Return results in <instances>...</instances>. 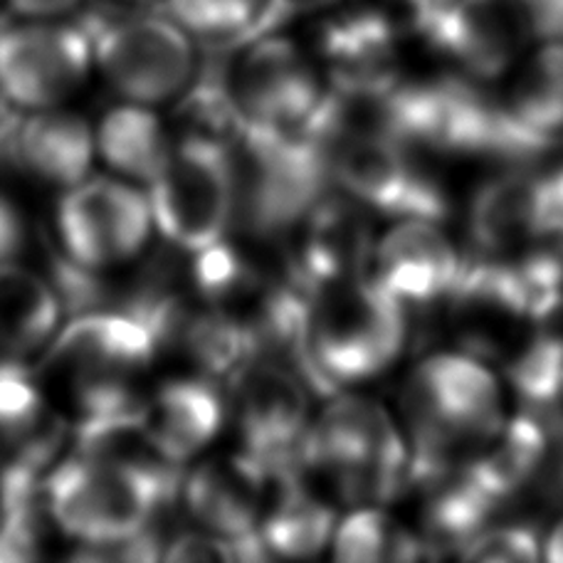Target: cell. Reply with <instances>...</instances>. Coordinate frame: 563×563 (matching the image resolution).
<instances>
[{"instance_id": "21", "label": "cell", "mask_w": 563, "mask_h": 563, "mask_svg": "<svg viewBox=\"0 0 563 563\" xmlns=\"http://www.w3.org/2000/svg\"><path fill=\"white\" fill-rule=\"evenodd\" d=\"M95 156V136L87 122L73 114H40L23 124L18 141V166L73 188L82 184Z\"/></svg>"}, {"instance_id": "14", "label": "cell", "mask_w": 563, "mask_h": 563, "mask_svg": "<svg viewBox=\"0 0 563 563\" xmlns=\"http://www.w3.org/2000/svg\"><path fill=\"white\" fill-rule=\"evenodd\" d=\"M371 210L356 198L324 194L305 218V240L291 257V269L309 289L368 275L374 260Z\"/></svg>"}, {"instance_id": "34", "label": "cell", "mask_w": 563, "mask_h": 563, "mask_svg": "<svg viewBox=\"0 0 563 563\" xmlns=\"http://www.w3.org/2000/svg\"><path fill=\"white\" fill-rule=\"evenodd\" d=\"M25 247V225L18 208L0 196V265L13 263Z\"/></svg>"}, {"instance_id": "35", "label": "cell", "mask_w": 563, "mask_h": 563, "mask_svg": "<svg viewBox=\"0 0 563 563\" xmlns=\"http://www.w3.org/2000/svg\"><path fill=\"white\" fill-rule=\"evenodd\" d=\"M25 119L20 117L18 104L0 92V164H18V141Z\"/></svg>"}, {"instance_id": "26", "label": "cell", "mask_w": 563, "mask_h": 563, "mask_svg": "<svg viewBox=\"0 0 563 563\" xmlns=\"http://www.w3.org/2000/svg\"><path fill=\"white\" fill-rule=\"evenodd\" d=\"M67 426L45 408L33 368L0 356V440L8 450L40 440L65 438Z\"/></svg>"}, {"instance_id": "16", "label": "cell", "mask_w": 563, "mask_h": 563, "mask_svg": "<svg viewBox=\"0 0 563 563\" xmlns=\"http://www.w3.org/2000/svg\"><path fill=\"white\" fill-rule=\"evenodd\" d=\"M547 223L544 174L517 168L487 180L470 203V243L479 255L505 257Z\"/></svg>"}, {"instance_id": "10", "label": "cell", "mask_w": 563, "mask_h": 563, "mask_svg": "<svg viewBox=\"0 0 563 563\" xmlns=\"http://www.w3.org/2000/svg\"><path fill=\"white\" fill-rule=\"evenodd\" d=\"M151 228L148 196L109 178H85L67 188L57 208L63 253L97 273L132 260Z\"/></svg>"}, {"instance_id": "30", "label": "cell", "mask_w": 563, "mask_h": 563, "mask_svg": "<svg viewBox=\"0 0 563 563\" xmlns=\"http://www.w3.org/2000/svg\"><path fill=\"white\" fill-rule=\"evenodd\" d=\"M334 556L349 563L416 561L428 554L422 539L390 519L386 511L361 507L334 529Z\"/></svg>"}, {"instance_id": "19", "label": "cell", "mask_w": 563, "mask_h": 563, "mask_svg": "<svg viewBox=\"0 0 563 563\" xmlns=\"http://www.w3.org/2000/svg\"><path fill=\"white\" fill-rule=\"evenodd\" d=\"M549 420L525 410L501 422L495 435L465 462V470L492 497L507 501L534 482L549 455Z\"/></svg>"}, {"instance_id": "1", "label": "cell", "mask_w": 563, "mask_h": 563, "mask_svg": "<svg viewBox=\"0 0 563 563\" xmlns=\"http://www.w3.org/2000/svg\"><path fill=\"white\" fill-rule=\"evenodd\" d=\"M180 467L75 455L47 472L45 505L53 525L82 544L75 559H109L154 529L180 495Z\"/></svg>"}, {"instance_id": "23", "label": "cell", "mask_w": 563, "mask_h": 563, "mask_svg": "<svg viewBox=\"0 0 563 563\" xmlns=\"http://www.w3.org/2000/svg\"><path fill=\"white\" fill-rule=\"evenodd\" d=\"M97 146L109 166L144 184L161 174L174 148L158 117L136 102L112 109L104 117Z\"/></svg>"}, {"instance_id": "29", "label": "cell", "mask_w": 563, "mask_h": 563, "mask_svg": "<svg viewBox=\"0 0 563 563\" xmlns=\"http://www.w3.org/2000/svg\"><path fill=\"white\" fill-rule=\"evenodd\" d=\"M164 8L206 47L235 49L253 43L267 0H164Z\"/></svg>"}, {"instance_id": "22", "label": "cell", "mask_w": 563, "mask_h": 563, "mask_svg": "<svg viewBox=\"0 0 563 563\" xmlns=\"http://www.w3.org/2000/svg\"><path fill=\"white\" fill-rule=\"evenodd\" d=\"M422 507V544L428 551L455 547L457 551L489 527L501 501L470 475L465 465L426 487Z\"/></svg>"}, {"instance_id": "12", "label": "cell", "mask_w": 563, "mask_h": 563, "mask_svg": "<svg viewBox=\"0 0 563 563\" xmlns=\"http://www.w3.org/2000/svg\"><path fill=\"white\" fill-rule=\"evenodd\" d=\"M269 487L273 482L263 470L238 452L230 460L196 467L180 482V495L203 531L233 541L243 561H263L269 551L260 537V505Z\"/></svg>"}, {"instance_id": "9", "label": "cell", "mask_w": 563, "mask_h": 563, "mask_svg": "<svg viewBox=\"0 0 563 563\" xmlns=\"http://www.w3.org/2000/svg\"><path fill=\"white\" fill-rule=\"evenodd\" d=\"M92 43L79 23L49 25L0 18V92L20 109H49L85 82Z\"/></svg>"}, {"instance_id": "33", "label": "cell", "mask_w": 563, "mask_h": 563, "mask_svg": "<svg viewBox=\"0 0 563 563\" xmlns=\"http://www.w3.org/2000/svg\"><path fill=\"white\" fill-rule=\"evenodd\" d=\"M334 3H339V0H267V8L263 18H260L253 40L273 35L275 30L289 23L291 18H297L301 13H311V10H319V8H329Z\"/></svg>"}, {"instance_id": "27", "label": "cell", "mask_w": 563, "mask_h": 563, "mask_svg": "<svg viewBox=\"0 0 563 563\" xmlns=\"http://www.w3.org/2000/svg\"><path fill=\"white\" fill-rule=\"evenodd\" d=\"M507 378L529 413L549 418L563 410V329L539 327L509 358Z\"/></svg>"}, {"instance_id": "7", "label": "cell", "mask_w": 563, "mask_h": 563, "mask_svg": "<svg viewBox=\"0 0 563 563\" xmlns=\"http://www.w3.org/2000/svg\"><path fill=\"white\" fill-rule=\"evenodd\" d=\"M240 452L279 489L301 482L299 450L309 428V384L275 358H250L233 376Z\"/></svg>"}, {"instance_id": "3", "label": "cell", "mask_w": 563, "mask_h": 563, "mask_svg": "<svg viewBox=\"0 0 563 563\" xmlns=\"http://www.w3.org/2000/svg\"><path fill=\"white\" fill-rule=\"evenodd\" d=\"M194 79L225 104L230 139L243 129L301 126L327 89L299 47L275 35L235 49L208 47Z\"/></svg>"}, {"instance_id": "11", "label": "cell", "mask_w": 563, "mask_h": 563, "mask_svg": "<svg viewBox=\"0 0 563 563\" xmlns=\"http://www.w3.org/2000/svg\"><path fill=\"white\" fill-rule=\"evenodd\" d=\"M164 349L158 329L144 311L124 301L122 307L92 309L73 317L47 344L43 368L79 380H132Z\"/></svg>"}, {"instance_id": "39", "label": "cell", "mask_w": 563, "mask_h": 563, "mask_svg": "<svg viewBox=\"0 0 563 563\" xmlns=\"http://www.w3.org/2000/svg\"><path fill=\"white\" fill-rule=\"evenodd\" d=\"M136 3H151V0H136Z\"/></svg>"}, {"instance_id": "28", "label": "cell", "mask_w": 563, "mask_h": 563, "mask_svg": "<svg viewBox=\"0 0 563 563\" xmlns=\"http://www.w3.org/2000/svg\"><path fill=\"white\" fill-rule=\"evenodd\" d=\"M521 124L539 136L559 141L563 134V43L549 40L539 53L529 59L519 75L515 89L507 99Z\"/></svg>"}, {"instance_id": "8", "label": "cell", "mask_w": 563, "mask_h": 563, "mask_svg": "<svg viewBox=\"0 0 563 563\" xmlns=\"http://www.w3.org/2000/svg\"><path fill=\"white\" fill-rule=\"evenodd\" d=\"M331 180L371 213L442 223L445 190L413 158V148L384 136H349L331 144Z\"/></svg>"}, {"instance_id": "4", "label": "cell", "mask_w": 563, "mask_h": 563, "mask_svg": "<svg viewBox=\"0 0 563 563\" xmlns=\"http://www.w3.org/2000/svg\"><path fill=\"white\" fill-rule=\"evenodd\" d=\"M301 475L321 472L339 495L380 505L410 487L408 440L384 408L368 398L336 396L309 422L299 450Z\"/></svg>"}, {"instance_id": "31", "label": "cell", "mask_w": 563, "mask_h": 563, "mask_svg": "<svg viewBox=\"0 0 563 563\" xmlns=\"http://www.w3.org/2000/svg\"><path fill=\"white\" fill-rule=\"evenodd\" d=\"M467 561H537L541 556L539 531L531 525L485 527L460 549Z\"/></svg>"}, {"instance_id": "20", "label": "cell", "mask_w": 563, "mask_h": 563, "mask_svg": "<svg viewBox=\"0 0 563 563\" xmlns=\"http://www.w3.org/2000/svg\"><path fill=\"white\" fill-rule=\"evenodd\" d=\"M63 314L49 279L15 263L0 265V356L23 361L47 346Z\"/></svg>"}, {"instance_id": "17", "label": "cell", "mask_w": 563, "mask_h": 563, "mask_svg": "<svg viewBox=\"0 0 563 563\" xmlns=\"http://www.w3.org/2000/svg\"><path fill=\"white\" fill-rule=\"evenodd\" d=\"M225 422V404L208 376L176 378L144 400V428L161 457L184 467Z\"/></svg>"}, {"instance_id": "5", "label": "cell", "mask_w": 563, "mask_h": 563, "mask_svg": "<svg viewBox=\"0 0 563 563\" xmlns=\"http://www.w3.org/2000/svg\"><path fill=\"white\" fill-rule=\"evenodd\" d=\"M77 23L89 35L92 55L109 85L136 104L184 95L196 75L194 43L166 13L95 8Z\"/></svg>"}, {"instance_id": "32", "label": "cell", "mask_w": 563, "mask_h": 563, "mask_svg": "<svg viewBox=\"0 0 563 563\" xmlns=\"http://www.w3.org/2000/svg\"><path fill=\"white\" fill-rule=\"evenodd\" d=\"M531 33L563 43V0H509Z\"/></svg>"}, {"instance_id": "37", "label": "cell", "mask_w": 563, "mask_h": 563, "mask_svg": "<svg viewBox=\"0 0 563 563\" xmlns=\"http://www.w3.org/2000/svg\"><path fill=\"white\" fill-rule=\"evenodd\" d=\"M544 198H547V223L563 225V168L544 174Z\"/></svg>"}, {"instance_id": "2", "label": "cell", "mask_w": 563, "mask_h": 563, "mask_svg": "<svg viewBox=\"0 0 563 563\" xmlns=\"http://www.w3.org/2000/svg\"><path fill=\"white\" fill-rule=\"evenodd\" d=\"M408 339L406 305L364 275L314 291L307 331V384L319 396L364 384L394 366Z\"/></svg>"}, {"instance_id": "36", "label": "cell", "mask_w": 563, "mask_h": 563, "mask_svg": "<svg viewBox=\"0 0 563 563\" xmlns=\"http://www.w3.org/2000/svg\"><path fill=\"white\" fill-rule=\"evenodd\" d=\"M79 0H8L10 13L18 18L30 20H45L63 15L67 10H73Z\"/></svg>"}, {"instance_id": "15", "label": "cell", "mask_w": 563, "mask_h": 563, "mask_svg": "<svg viewBox=\"0 0 563 563\" xmlns=\"http://www.w3.org/2000/svg\"><path fill=\"white\" fill-rule=\"evenodd\" d=\"M519 25L525 23L509 0H452L420 35L472 77L492 79L515 57Z\"/></svg>"}, {"instance_id": "18", "label": "cell", "mask_w": 563, "mask_h": 563, "mask_svg": "<svg viewBox=\"0 0 563 563\" xmlns=\"http://www.w3.org/2000/svg\"><path fill=\"white\" fill-rule=\"evenodd\" d=\"M329 85L364 87L396 79V27L378 10H351L319 30Z\"/></svg>"}, {"instance_id": "24", "label": "cell", "mask_w": 563, "mask_h": 563, "mask_svg": "<svg viewBox=\"0 0 563 563\" xmlns=\"http://www.w3.org/2000/svg\"><path fill=\"white\" fill-rule=\"evenodd\" d=\"M208 378H233L253 358V339L243 321L210 305L203 311H184L170 339Z\"/></svg>"}, {"instance_id": "13", "label": "cell", "mask_w": 563, "mask_h": 563, "mask_svg": "<svg viewBox=\"0 0 563 563\" xmlns=\"http://www.w3.org/2000/svg\"><path fill=\"white\" fill-rule=\"evenodd\" d=\"M374 277L406 307H430L455 289L462 255L432 220H400L374 247Z\"/></svg>"}, {"instance_id": "6", "label": "cell", "mask_w": 563, "mask_h": 563, "mask_svg": "<svg viewBox=\"0 0 563 563\" xmlns=\"http://www.w3.org/2000/svg\"><path fill=\"white\" fill-rule=\"evenodd\" d=\"M148 186L154 228L170 247L190 255L223 240L233 225L235 156L228 139L186 136Z\"/></svg>"}, {"instance_id": "38", "label": "cell", "mask_w": 563, "mask_h": 563, "mask_svg": "<svg viewBox=\"0 0 563 563\" xmlns=\"http://www.w3.org/2000/svg\"><path fill=\"white\" fill-rule=\"evenodd\" d=\"M544 556L554 563H563V519L544 541Z\"/></svg>"}, {"instance_id": "25", "label": "cell", "mask_w": 563, "mask_h": 563, "mask_svg": "<svg viewBox=\"0 0 563 563\" xmlns=\"http://www.w3.org/2000/svg\"><path fill=\"white\" fill-rule=\"evenodd\" d=\"M334 509L309 495L301 482L277 489L273 509L260 521L269 554L287 559L317 556L334 537Z\"/></svg>"}]
</instances>
